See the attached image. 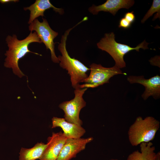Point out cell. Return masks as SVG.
<instances>
[{
	"instance_id": "1",
	"label": "cell",
	"mask_w": 160,
	"mask_h": 160,
	"mask_svg": "<svg viewBox=\"0 0 160 160\" xmlns=\"http://www.w3.org/2000/svg\"><path fill=\"white\" fill-rule=\"evenodd\" d=\"M6 41L8 49L5 54L6 57L4 63V66L7 68H12L13 73L21 78L25 75L19 68V60L29 52L41 56L30 50L28 46L32 43H41L42 42L35 31L33 33L31 31L26 38L21 40L18 39L15 34L12 36L8 35L6 39Z\"/></svg>"
},
{
	"instance_id": "5",
	"label": "cell",
	"mask_w": 160,
	"mask_h": 160,
	"mask_svg": "<svg viewBox=\"0 0 160 160\" xmlns=\"http://www.w3.org/2000/svg\"><path fill=\"white\" fill-rule=\"evenodd\" d=\"M90 73L84 81V83L80 85L81 88H94L109 83V80L114 76L123 73L120 68L115 65L111 68H105L100 64L92 63L90 66Z\"/></svg>"
},
{
	"instance_id": "22",
	"label": "cell",
	"mask_w": 160,
	"mask_h": 160,
	"mask_svg": "<svg viewBox=\"0 0 160 160\" xmlns=\"http://www.w3.org/2000/svg\"></svg>"
},
{
	"instance_id": "11",
	"label": "cell",
	"mask_w": 160,
	"mask_h": 160,
	"mask_svg": "<svg viewBox=\"0 0 160 160\" xmlns=\"http://www.w3.org/2000/svg\"><path fill=\"white\" fill-rule=\"evenodd\" d=\"M133 0H107L104 3L96 6L93 4L88 9L89 11L93 15H97L100 11L108 12L115 16L120 9H129L135 3Z\"/></svg>"
},
{
	"instance_id": "7",
	"label": "cell",
	"mask_w": 160,
	"mask_h": 160,
	"mask_svg": "<svg viewBox=\"0 0 160 160\" xmlns=\"http://www.w3.org/2000/svg\"><path fill=\"white\" fill-rule=\"evenodd\" d=\"M43 21L40 22L36 18L29 26V31H34L42 42L45 44L47 49L49 50L52 61L55 63L60 61L55 54L54 40L58 35V33L53 30L50 26L47 20L43 18Z\"/></svg>"
},
{
	"instance_id": "3",
	"label": "cell",
	"mask_w": 160,
	"mask_h": 160,
	"mask_svg": "<svg viewBox=\"0 0 160 160\" xmlns=\"http://www.w3.org/2000/svg\"><path fill=\"white\" fill-rule=\"evenodd\" d=\"M160 124L158 120L151 116L144 119L141 116L137 117L128 132L131 144L133 146H137L142 143L151 142L159 130Z\"/></svg>"
},
{
	"instance_id": "19",
	"label": "cell",
	"mask_w": 160,
	"mask_h": 160,
	"mask_svg": "<svg viewBox=\"0 0 160 160\" xmlns=\"http://www.w3.org/2000/svg\"><path fill=\"white\" fill-rule=\"evenodd\" d=\"M19 1L18 0H0V2L1 4H5L11 2H16Z\"/></svg>"
},
{
	"instance_id": "15",
	"label": "cell",
	"mask_w": 160,
	"mask_h": 160,
	"mask_svg": "<svg viewBox=\"0 0 160 160\" xmlns=\"http://www.w3.org/2000/svg\"><path fill=\"white\" fill-rule=\"evenodd\" d=\"M48 145L37 143L31 148H22L19 152V160H36L40 159Z\"/></svg>"
},
{
	"instance_id": "2",
	"label": "cell",
	"mask_w": 160,
	"mask_h": 160,
	"mask_svg": "<svg viewBox=\"0 0 160 160\" xmlns=\"http://www.w3.org/2000/svg\"><path fill=\"white\" fill-rule=\"evenodd\" d=\"M78 25L76 24L72 28L66 30L62 35L58 49L61 55L57 57L60 61V66L65 69L70 76L72 87L74 89L79 87L80 83L84 82L87 77V72L90 68L87 67L79 60L71 58L69 55L66 48L67 37L71 31Z\"/></svg>"
},
{
	"instance_id": "12",
	"label": "cell",
	"mask_w": 160,
	"mask_h": 160,
	"mask_svg": "<svg viewBox=\"0 0 160 160\" xmlns=\"http://www.w3.org/2000/svg\"><path fill=\"white\" fill-rule=\"evenodd\" d=\"M52 128L60 127L67 138L77 139L81 138L86 132L81 126L69 122L64 118L54 117L52 119Z\"/></svg>"
},
{
	"instance_id": "20",
	"label": "cell",
	"mask_w": 160,
	"mask_h": 160,
	"mask_svg": "<svg viewBox=\"0 0 160 160\" xmlns=\"http://www.w3.org/2000/svg\"><path fill=\"white\" fill-rule=\"evenodd\" d=\"M155 160H160V152L159 151L156 153Z\"/></svg>"
},
{
	"instance_id": "10",
	"label": "cell",
	"mask_w": 160,
	"mask_h": 160,
	"mask_svg": "<svg viewBox=\"0 0 160 160\" xmlns=\"http://www.w3.org/2000/svg\"><path fill=\"white\" fill-rule=\"evenodd\" d=\"M67 139L61 131L52 133L47 139L48 145L39 160H57Z\"/></svg>"
},
{
	"instance_id": "17",
	"label": "cell",
	"mask_w": 160,
	"mask_h": 160,
	"mask_svg": "<svg viewBox=\"0 0 160 160\" xmlns=\"http://www.w3.org/2000/svg\"><path fill=\"white\" fill-rule=\"evenodd\" d=\"M132 24L124 17H123L119 20V27L124 29H127L131 27Z\"/></svg>"
},
{
	"instance_id": "8",
	"label": "cell",
	"mask_w": 160,
	"mask_h": 160,
	"mask_svg": "<svg viewBox=\"0 0 160 160\" xmlns=\"http://www.w3.org/2000/svg\"><path fill=\"white\" fill-rule=\"evenodd\" d=\"M127 80L131 84L137 83L144 86L145 90L142 97L145 100L150 96L155 99L160 97V76L156 75L148 79H146L143 76H130Z\"/></svg>"
},
{
	"instance_id": "6",
	"label": "cell",
	"mask_w": 160,
	"mask_h": 160,
	"mask_svg": "<svg viewBox=\"0 0 160 160\" xmlns=\"http://www.w3.org/2000/svg\"><path fill=\"white\" fill-rule=\"evenodd\" d=\"M75 89L74 98L63 102L59 107L64 111V119L66 121L81 126L83 122L79 118V113L81 110L86 105L83 96L87 88H81L79 86Z\"/></svg>"
},
{
	"instance_id": "16",
	"label": "cell",
	"mask_w": 160,
	"mask_h": 160,
	"mask_svg": "<svg viewBox=\"0 0 160 160\" xmlns=\"http://www.w3.org/2000/svg\"><path fill=\"white\" fill-rule=\"evenodd\" d=\"M157 13L155 15L153 19L154 20L157 18H160V0H153L152 5L141 20V23H143L151 16L155 13Z\"/></svg>"
},
{
	"instance_id": "4",
	"label": "cell",
	"mask_w": 160,
	"mask_h": 160,
	"mask_svg": "<svg viewBox=\"0 0 160 160\" xmlns=\"http://www.w3.org/2000/svg\"><path fill=\"white\" fill-rule=\"evenodd\" d=\"M149 43L145 40L135 47H132L128 45L117 43L115 40L113 32L106 33L97 44L98 48L108 53L113 58L115 65L119 68L126 67V63L124 57V55L132 50H135L139 52L142 48L144 50L148 49Z\"/></svg>"
},
{
	"instance_id": "9",
	"label": "cell",
	"mask_w": 160,
	"mask_h": 160,
	"mask_svg": "<svg viewBox=\"0 0 160 160\" xmlns=\"http://www.w3.org/2000/svg\"><path fill=\"white\" fill-rule=\"evenodd\" d=\"M93 140L92 137L66 139L57 160H70L85 148L86 145Z\"/></svg>"
},
{
	"instance_id": "13",
	"label": "cell",
	"mask_w": 160,
	"mask_h": 160,
	"mask_svg": "<svg viewBox=\"0 0 160 160\" xmlns=\"http://www.w3.org/2000/svg\"><path fill=\"white\" fill-rule=\"evenodd\" d=\"M51 8L55 12L60 15L64 13L63 9L56 7L52 4L49 0H36L35 2L30 6L24 7L25 10H28L30 11L28 23L30 24L39 16H44V12Z\"/></svg>"
},
{
	"instance_id": "21",
	"label": "cell",
	"mask_w": 160,
	"mask_h": 160,
	"mask_svg": "<svg viewBox=\"0 0 160 160\" xmlns=\"http://www.w3.org/2000/svg\"><path fill=\"white\" fill-rule=\"evenodd\" d=\"M109 160H119L118 159H111Z\"/></svg>"
},
{
	"instance_id": "18",
	"label": "cell",
	"mask_w": 160,
	"mask_h": 160,
	"mask_svg": "<svg viewBox=\"0 0 160 160\" xmlns=\"http://www.w3.org/2000/svg\"><path fill=\"white\" fill-rule=\"evenodd\" d=\"M124 17L132 24L135 20V16L133 11L126 13L124 15Z\"/></svg>"
},
{
	"instance_id": "14",
	"label": "cell",
	"mask_w": 160,
	"mask_h": 160,
	"mask_svg": "<svg viewBox=\"0 0 160 160\" xmlns=\"http://www.w3.org/2000/svg\"><path fill=\"white\" fill-rule=\"evenodd\" d=\"M140 145V151L137 150L132 152L129 155L127 160H155V148L152 142H143Z\"/></svg>"
}]
</instances>
